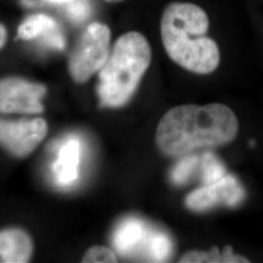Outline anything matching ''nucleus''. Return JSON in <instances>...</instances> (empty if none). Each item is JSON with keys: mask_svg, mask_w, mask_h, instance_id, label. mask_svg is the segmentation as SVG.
I'll return each instance as SVG.
<instances>
[{"mask_svg": "<svg viewBox=\"0 0 263 263\" xmlns=\"http://www.w3.org/2000/svg\"><path fill=\"white\" fill-rule=\"evenodd\" d=\"M110 30L101 23L89 25L81 34L68 61L69 73L77 83L88 81L109 57Z\"/></svg>", "mask_w": 263, "mask_h": 263, "instance_id": "obj_4", "label": "nucleus"}, {"mask_svg": "<svg viewBox=\"0 0 263 263\" xmlns=\"http://www.w3.org/2000/svg\"><path fill=\"white\" fill-rule=\"evenodd\" d=\"M83 262H117V256L108 248L96 246L87 251Z\"/></svg>", "mask_w": 263, "mask_h": 263, "instance_id": "obj_17", "label": "nucleus"}, {"mask_svg": "<svg viewBox=\"0 0 263 263\" xmlns=\"http://www.w3.org/2000/svg\"><path fill=\"white\" fill-rule=\"evenodd\" d=\"M179 262H250L246 257L234 254L230 246H226L222 252L216 248L211 252H190L184 254Z\"/></svg>", "mask_w": 263, "mask_h": 263, "instance_id": "obj_12", "label": "nucleus"}, {"mask_svg": "<svg viewBox=\"0 0 263 263\" xmlns=\"http://www.w3.org/2000/svg\"><path fill=\"white\" fill-rule=\"evenodd\" d=\"M201 171L204 184L214 183L227 175L224 166L216 155L211 152H206L202 155Z\"/></svg>", "mask_w": 263, "mask_h": 263, "instance_id": "obj_14", "label": "nucleus"}, {"mask_svg": "<svg viewBox=\"0 0 263 263\" xmlns=\"http://www.w3.org/2000/svg\"><path fill=\"white\" fill-rule=\"evenodd\" d=\"M151 45L138 31L124 33L99 72L97 93L102 106L119 107L127 104L149 67Z\"/></svg>", "mask_w": 263, "mask_h": 263, "instance_id": "obj_3", "label": "nucleus"}, {"mask_svg": "<svg viewBox=\"0 0 263 263\" xmlns=\"http://www.w3.org/2000/svg\"><path fill=\"white\" fill-rule=\"evenodd\" d=\"M6 37H7V33H6V28H4L3 25L0 24V48L3 47V45L6 42Z\"/></svg>", "mask_w": 263, "mask_h": 263, "instance_id": "obj_19", "label": "nucleus"}, {"mask_svg": "<svg viewBox=\"0 0 263 263\" xmlns=\"http://www.w3.org/2000/svg\"><path fill=\"white\" fill-rule=\"evenodd\" d=\"M46 93L43 85L18 77L0 80V112L36 114L43 111L41 103Z\"/></svg>", "mask_w": 263, "mask_h": 263, "instance_id": "obj_5", "label": "nucleus"}, {"mask_svg": "<svg viewBox=\"0 0 263 263\" xmlns=\"http://www.w3.org/2000/svg\"><path fill=\"white\" fill-rule=\"evenodd\" d=\"M42 41L48 47L54 48L57 50H63L66 46V40L59 26L42 38Z\"/></svg>", "mask_w": 263, "mask_h": 263, "instance_id": "obj_18", "label": "nucleus"}, {"mask_svg": "<svg viewBox=\"0 0 263 263\" xmlns=\"http://www.w3.org/2000/svg\"><path fill=\"white\" fill-rule=\"evenodd\" d=\"M245 197L244 188L235 177L226 175L222 179L211 184H204L191 192L185 200L188 209L195 212L207 211L217 205L234 207Z\"/></svg>", "mask_w": 263, "mask_h": 263, "instance_id": "obj_7", "label": "nucleus"}, {"mask_svg": "<svg viewBox=\"0 0 263 263\" xmlns=\"http://www.w3.org/2000/svg\"><path fill=\"white\" fill-rule=\"evenodd\" d=\"M33 243L28 233L12 228L0 231V263H26L31 258Z\"/></svg>", "mask_w": 263, "mask_h": 263, "instance_id": "obj_10", "label": "nucleus"}, {"mask_svg": "<svg viewBox=\"0 0 263 263\" xmlns=\"http://www.w3.org/2000/svg\"><path fill=\"white\" fill-rule=\"evenodd\" d=\"M152 230L142 220L129 217L122 220L114 230L112 243L114 249L123 256L145 254Z\"/></svg>", "mask_w": 263, "mask_h": 263, "instance_id": "obj_8", "label": "nucleus"}, {"mask_svg": "<svg viewBox=\"0 0 263 263\" xmlns=\"http://www.w3.org/2000/svg\"><path fill=\"white\" fill-rule=\"evenodd\" d=\"M173 251V244L169 236L164 232L152 230L145 251V258L151 262H164L169 259Z\"/></svg>", "mask_w": 263, "mask_h": 263, "instance_id": "obj_13", "label": "nucleus"}, {"mask_svg": "<svg viewBox=\"0 0 263 263\" xmlns=\"http://www.w3.org/2000/svg\"><path fill=\"white\" fill-rule=\"evenodd\" d=\"M238 130L235 114L224 104L179 105L160 120L156 142L164 154L183 156L201 147L229 143Z\"/></svg>", "mask_w": 263, "mask_h": 263, "instance_id": "obj_1", "label": "nucleus"}, {"mask_svg": "<svg viewBox=\"0 0 263 263\" xmlns=\"http://www.w3.org/2000/svg\"><path fill=\"white\" fill-rule=\"evenodd\" d=\"M47 123L42 118L23 121L0 120V145L16 157H27L44 140Z\"/></svg>", "mask_w": 263, "mask_h": 263, "instance_id": "obj_6", "label": "nucleus"}, {"mask_svg": "<svg viewBox=\"0 0 263 263\" xmlns=\"http://www.w3.org/2000/svg\"><path fill=\"white\" fill-rule=\"evenodd\" d=\"M67 17L76 24H81L89 19L92 14L90 0H71L66 6Z\"/></svg>", "mask_w": 263, "mask_h": 263, "instance_id": "obj_16", "label": "nucleus"}, {"mask_svg": "<svg viewBox=\"0 0 263 263\" xmlns=\"http://www.w3.org/2000/svg\"><path fill=\"white\" fill-rule=\"evenodd\" d=\"M106 2H109V3H118V2H122L124 0H104Z\"/></svg>", "mask_w": 263, "mask_h": 263, "instance_id": "obj_22", "label": "nucleus"}, {"mask_svg": "<svg viewBox=\"0 0 263 263\" xmlns=\"http://www.w3.org/2000/svg\"><path fill=\"white\" fill-rule=\"evenodd\" d=\"M22 4L29 7V6H32L34 3H33V0H22Z\"/></svg>", "mask_w": 263, "mask_h": 263, "instance_id": "obj_21", "label": "nucleus"}, {"mask_svg": "<svg viewBox=\"0 0 263 263\" xmlns=\"http://www.w3.org/2000/svg\"><path fill=\"white\" fill-rule=\"evenodd\" d=\"M58 27L56 21L47 15H32L26 20L18 29L20 38L25 40H32L38 37L43 38L51 30Z\"/></svg>", "mask_w": 263, "mask_h": 263, "instance_id": "obj_11", "label": "nucleus"}, {"mask_svg": "<svg viewBox=\"0 0 263 263\" xmlns=\"http://www.w3.org/2000/svg\"><path fill=\"white\" fill-rule=\"evenodd\" d=\"M207 13L193 3L172 2L164 9L161 38L168 56L176 64L197 74H209L219 65L216 41L207 36Z\"/></svg>", "mask_w": 263, "mask_h": 263, "instance_id": "obj_2", "label": "nucleus"}, {"mask_svg": "<svg viewBox=\"0 0 263 263\" xmlns=\"http://www.w3.org/2000/svg\"><path fill=\"white\" fill-rule=\"evenodd\" d=\"M51 4H67L71 0H44Z\"/></svg>", "mask_w": 263, "mask_h": 263, "instance_id": "obj_20", "label": "nucleus"}, {"mask_svg": "<svg viewBox=\"0 0 263 263\" xmlns=\"http://www.w3.org/2000/svg\"><path fill=\"white\" fill-rule=\"evenodd\" d=\"M81 152V142L76 137L67 139L60 148L53 165L54 177L60 186H71L79 178Z\"/></svg>", "mask_w": 263, "mask_h": 263, "instance_id": "obj_9", "label": "nucleus"}, {"mask_svg": "<svg viewBox=\"0 0 263 263\" xmlns=\"http://www.w3.org/2000/svg\"><path fill=\"white\" fill-rule=\"evenodd\" d=\"M201 162L197 155H188L179 160L171 172V179L173 183L181 185L187 182L188 179L195 174Z\"/></svg>", "mask_w": 263, "mask_h": 263, "instance_id": "obj_15", "label": "nucleus"}]
</instances>
